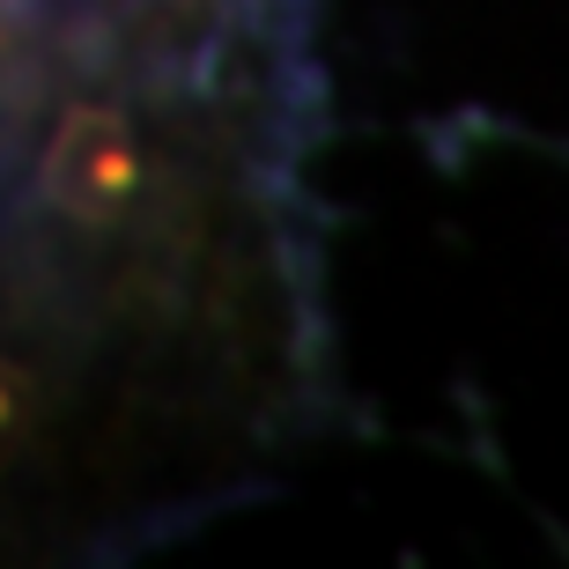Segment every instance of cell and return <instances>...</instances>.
Wrapping results in <instances>:
<instances>
[{"instance_id": "2", "label": "cell", "mask_w": 569, "mask_h": 569, "mask_svg": "<svg viewBox=\"0 0 569 569\" xmlns=\"http://www.w3.org/2000/svg\"><path fill=\"white\" fill-rule=\"evenodd\" d=\"M38 422H44V385H38V370H30V362H16V356H0V466H8L22 443L38 437Z\"/></svg>"}, {"instance_id": "1", "label": "cell", "mask_w": 569, "mask_h": 569, "mask_svg": "<svg viewBox=\"0 0 569 569\" xmlns=\"http://www.w3.org/2000/svg\"><path fill=\"white\" fill-rule=\"evenodd\" d=\"M44 200L74 222H104L141 192V141H133L127 111L104 104H74L44 148Z\"/></svg>"}]
</instances>
